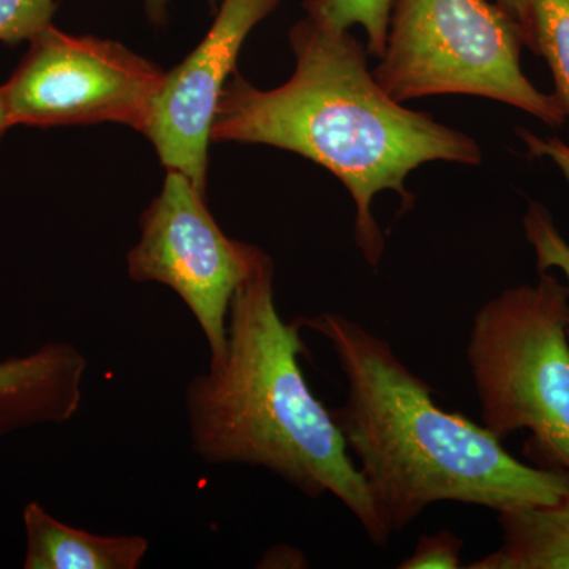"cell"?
I'll return each mask as SVG.
<instances>
[{
	"mask_svg": "<svg viewBox=\"0 0 569 569\" xmlns=\"http://www.w3.org/2000/svg\"><path fill=\"white\" fill-rule=\"evenodd\" d=\"M302 9L313 20L339 31L361 26L367 37L366 50L381 58L387 47L391 0H305Z\"/></svg>",
	"mask_w": 569,
	"mask_h": 569,
	"instance_id": "13",
	"label": "cell"
},
{
	"mask_svg": "<svg viewBox=\"0 0 569 569\" xmlns=\"http://www.w3.org/2000/svg\"><path fill=\"white\" fill-rule=\"evenodd\" d=\"M56 0H0V43L29 41L52 24Z\"/></svg>",
	"mask_w": 569,
	"mask_h": 569,
	"instance_id": "15",
	"label": "cell"
},
{
	"mask_svg": "<svg viewBox=\"0 0 569 569\" xmlns=\"http://www.w3.org/2000/svg\"><path fill=\"white\" fill-rule=\"evenodd\" d=\"M462 539L452 531L440 530L436 535H422L408 559L397 565L399 569H458Z\"/></svg>",
	"mask_w": 569,
	"mask_h": 569,
	"instance_id": "16",
	"label": "cell"
},
{
	"mask_svg": "<svg viewBox=\"0 0 569 569\" xmlns=\"http://www.w3.org/2000/svg\"><path fill=\"white\" fill-rule=\"evenodd\" d=\"M219 2H220V0H209V3H211L213 9H217V7H219Z\"/></svg>",
	"mask_w": 569,
	"mask_h": 569,
	"instance_id": "21",
	"label": "cell"
},
{
	"mask_svg": "<svg viewBox=\"0 0 569 569\" xmlns=\"http://www.w3.org/2000/svg\"><path fill=\"white\" fill-rule=\"evenodd\" d=\"M478 310L467 343L482 426L529 430L526 456L569 477V284L549 271Z\"/></svg>",
	"mask_w": 569,
	"mask_h": 569,
	"instance_id": "4",
	"label": "cell"
},
{
	"mask_svg": "<svg viewBox=\"0 0 569 569\" xmlns=\"http://www.w3.org/2000/svg\"><path fill=\"white\" fill-rule=\"evenodd\" d=\"M88 361L67 342L0 359V437L44 425H63L81 407Z\"/></svg>",
	"mask_w": 569,
	"mask_h": 569,
	"instance_id": "9",
	"label": "cell"
},
{
	"mask_svg": "<svg viewBox=\"0 0 569 569\" xmlns=\"http://www.w3.org/2000/svg\"><path fill=\"white\" fill-rule=\"evenodd\" d=\"M141 238L127 254L134 282H156L182 299L216 361L224 353L231 301L263 250L220 230L204 193L181 171L168 170L162 192L140 220Z\"/></svg>",
	"mask_w": 569,
	"mask_h": 569,
	"instance_id": "7",
	"label": "cell"
},
{
	"mask_svg": "<svg viewBox=\"0 0 569 569\" xmlns=\"http://www.w3.org/2000/svg\"><path fill=\"white\" fill-rule=\"evenodd\" d=\"M290 47L295 73L279 88L263 91L233 71L217 104L211 141L272 146L335 174L353 198L356 246L377 269L385 236L373 198L389 190L408 211L415 203L407 189L411 171L429 162L479 164L481 148L389 97L350 31L307 14L290 29Z\"/></svg>",
	"mask_w": 569,
	"mask_h": 569,
	"instance_id": "1",
	"label": "cell"
},
{
	"mask_svg": "<svg viewBox=\"0 0 569 569\" xmlns=\"http://www.w3.org/2000/svg\"><path fill=\"white\" fill-rule=\"evenodd\" d=\"M163 77L119 41L70 36L50 24L29 40L3 89L13 126L116 122L142 133Z\"/></svg>",
	"mask_w": 569,
	"mask_h": 569,
	"instance_id": "6",
	"label": "cell"
},
{
	"mask_svg": "<svg viewBox=\"0 0 569 569\" xmlns=\"http://www.w3.org/2000/svg\"><path fill=\"white\" fill-rule=\"evenodd\" d=\"M516 134L522 140L529 153L535 159H549L559 167L561 173L569 181V144L560 138H541L531 133L530 130L516 129Z\"/></svg>",
	"mask_w": 569,
	"mask_h": 569,
	"instance_id": "17",
	"label": "cell"
},
{
	"mask_svg": "<svg viewBox=\"0 0 569 569\" xmlns=\"http://www.w3.org/2000/svg\"><path fill=\"white\" fill-rule=\"evenodd\" d=\"M24 569H138L149 550L137 535H96L51 516L39 501L22 511Z\"/></svg>",
	"mask_w": 569,
	"mask_h": 569,
	"instance_id": "10",
	"label": "cell"
},
{
	"mask_svg": "<svg viewBox=\"0 0 569 569\" xmlns=\"http://www.w3.org/2000/svg\"><path fill=\"white\" fill-rule=\"evenodd\" d=\"M11 127L14 126L13 122H11L9 107H7L6 89H3L2 84L0 86V138H2Z\"/></svg>",
	"mask_w": 569,
	"mask_h": 569,
	"instance_id": "20",
	"label": "cell"
},
{
	"mask_svg": "<svg viewBox=\"0 0 569 569\" xmlns=\"http://www.w3.org/2000/svg\"><path fill=\"white\" fill-rule=\"evenodd\" d=\"M277 7L279 0H222L201 43L164 71L142 134L167 171H181L200 192H206L208 146L220 96L247 37Z\"/></svg>",
	"mask_w": 569,
	"mask_h": 569,
	"instance_id": "8",
	"label": "cell"
},
{
	"mask_svg": "<svg viewBox=\"0 0 569 569\" xmlns=\"http://www.w3.org/2000/svg\"><path fill=\"white\" fill-rule=\"evenodd\" d=\"M274 271L261 252L231 301L224 353L187 385L194 455L209 466L266 468L316 500L331 493L373 545L387 546L391 535L346 438L299 365L301 320L280 316Z\"/></svg>",
	"mask_w": 569,
	"mask_h": 569,
	"instance_id": "3",
	"label": "cell"
},
{
	"mask_svg": "<svg viewBox=\"0 0 569 569\" xmlns=\"http://www.w3.org/2000/svg\"><path fill=\"white\" fill-rule=\"evenodd\" d=\"M498 6L515 18L522 32L523 44L533 52V31H531L530 2L529 0H496Z\"/></svg>",
	"mask_w": 569,
	"mask_h": 569,
	"instance_id": "18",
	"label": "cell"
},
{
	"mask_svg": "<svg viewBox=\"0 0 569 569\" xmlns=\"http://www.w3.org/2000/svg\"><path fill=\"white\" fill-rule=\"evenodd\" d=\"M523 233L537 254L538 272L557 268L569 282V244L545 206L530 203L522 220ZM569 335V325H568Z\"/></svg>",
	"mask_w": 569,
	"mask_h": 569,
	"instance_id": "14",
	"label": "cell"
},
{
	"mask_svg": "<svg viewBox=\"0 0 569 569\" xmlns=\"http://www.w3.org/2000/svg\"><path fill=\"white\" fill-rule=\"evenodd\" d=\"M533 54L552 71L556 99L569 118V0H529Z\"/></svg>",
	"mask_w": 569,
	"mask_h": 569,
	"instance_id": "12",
	"label": "cell"
},
{
	"mask_svg": "<svg viewBox=\"0 0 569 569\" xmlns=\"http://www.w3.org/2000/svg\"><path fill=\"white\" fill-rule=\"evenodd\" d=\"M146 11H148L149 20L156 26H162L168 18V3L170 0H144Z\"/></svg>",
	"mask_w": 569,
	"mask_h": 569,
	"instance_id": "19",
	"label": "cell"
},
{
	"mask_svg": "<svg viewBox=\"0 0 569 569\" xmlns=\"http://www.w3.org/2000/svg\"><path fill=\"white\" fill-rule=\"evenodd\" d=\"M501 545L468 569H569V496L498 512Z\"/></svg>",
	"mask_w": 569,
	"mask_h": 569,
	"instance_id": "11",
	"label": "cell"
},
{
	"mask_svg": "<svg viewBox=\"0 0 569 569\" xmlns=\"http://www.w3.org/2000/svg\"><path fill=\"white\" fill-rule=\"evenodd\" d=\"M299 320L331 343L346 376L332 418L391 537L441 501L498 515L569 496L568 475L520 462L485 426L438 407L388 340L342 313Z\"/></svg>",
	"mask_w": 569,
	"mask_h": 569,
	"instance_id": "2",
	"label": "cell"
},
{
	"mask_svg": "<svg viewBox=\"0 0 569 569\" xmlns=\"http://www.w3.org/2000/svg\"><path fill=\"white\" fill-rule=\"evenodd\" d=\"M522 32L489 0H391L387 47L372 70L396 102L475 96L529 112L550 127L567 121L556 96L522 70Z\"/></svg>",
	"mask_w": 569,
	"mask_h": 569,
	"instance_id": "5",
	"label": "cell"
}]
</instances>
